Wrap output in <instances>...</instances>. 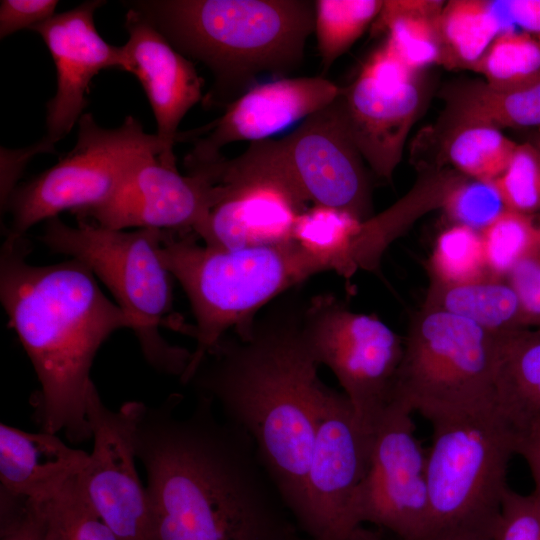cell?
<instances>
[{
    "instance_id": "cell-1",
    "label": "cell",
    "mask_w": 540,
    "mask_h": 540,
    "mask_svg": "<svg viewBox=\"0 0 540 540\" xmlns=\"http://www.w3.org/2000/svg\"><path fill=\"white\" fill-rule=\"evenodd\" d=\"M146 406L135 435L157 540H290L297 525L253 441L198 396Z\"/></svg>"
},
{
    "instance_id": "cell-2",
    "label": "cell",
    "mask_w": 540,
    "mask_h": 540,
    "mask_svg": "<svg viewBox=\"0 0 540 540\" xmlns=\"http://www.w3.org/2000/svg\"><path fill=\"white\" fill-rule=\"evenodd\" d=\"M303 304L285 300L230 331L208 350L187 384L220 407L253 441L296 525L330 387L303 330Z\"/></svg>"
},
{
    "instance_id": "cell-3",
    "label": "cell",
    "mask_w": 540,
    "mask_h": 540,
    "mask_svg": "<svg viewBox=\"0 0 540 540\" xmlns=\"http://www.w3.org/2000/svg\"><path fill=\"white\" fill-rule=\"evenodd\" d=\"M24 237L6 235L2 244L1 303L40 383L35 406L42 431H64L80 443L91 438L86 397L95 355L114 331L132 323L83 263H29Z\"/></svg>"
},
{
    "instance_id": "cell-4",
    "label": "cell",
    "mask_w": 540,
    "mask_h": 540,
    "mask_svg": "<svg viewBox=\"0 0 540 540\" xmlns=\"http://www.w3.org/2000/svg\"><path fill=\"white\" fill-rule=\"evenodd\" d=\"M141 12L188 59L214 76L205 102L228 105L262 73L287 74L314 31V1L141 0Z\"/></svg>"
},
{
    "instance_id": "cell-5",
    "label": "cell",
    "mask_w": 540,
    "mask_h": 540,
    "mask_svg": "<svg viewBox=\"0 0 540 540\" xmlns=\"http://www.w3.org/2000/svg\"><path fill=\"white\" fill-rule=\"evenodd\" d=\"M161 235L160 229L115 230L86 220L71 226L53 217L45 221L38 239L51 251L86 265L130 319L147 362L181 378L192 351L170 344L160 333L172 309V275L160 256Z\"/></svg>"
},
{
    "instance_id": "cell-6",
    "label": "cell",
    "mask_w": 540,
    "mask_h": 540,
    "mask_svg": "<svg viewBox=\"0 0 540 540\" xmlns=\"http://www.w3.org/2000/svg\"><path fill=\"white\" fill-rule=\"evenodd\" d=\"M427 450V535L491 537L516 431L497 405L434 420ZM426 535V536H427Z\"/></svg>"
},
{
    "instance_id": "cell-7",
    "label": "cell",
    "mask_w": 540,
    "mask_h": 540,
    "mask_svg": "<svg viewBox=\"0 0 540 540\" xmlns=\"http://www.w3.org/2000/svg\"><path fill=\"white\" fill-rule=\"evenodd\" d=\"M498 354V336L465 318L422 307L404 338L391 405L429 422L496 405Z\"/></svg>"
},
{
    "instance_id": "cell-8",
    "label": "cell",
    "mask_w": 540,
    "mask_h": 540,
    "mask_svg": "<svg viewBox=\"0 0 540 540\" xmlns=\"http://www.w3.org/2000/svg\"><path fill=\"white\" fill-rule=\"evenodd\" d=\"M236 179L266 181L300 203L311 202L371 218V189L364 159L346 127L338 97L285 137L251 142L227 161Z\"/></svg>"
},
{
    "instance_id": "cell-9",
    "label": "cell",
    "mask_w": 540,
    "mask_h": 540,
    "mask_svg": "<svg viewBox=\"0 0 540 540\" xmlns=\"http://www.w3.org/2000/svg\"><path fill=\"white\" fill-rule=\"evenodd\" d=\"M78 124L73 149L10 195L6 235L24 237L36 223L65 210L74 213L104 202L143 160L161 154L156 134H147L132 116L114 129L100 127L89 113Z\"/></svg>"
},
{
    "instance_id": "cell-10",
    "label": "cell",
    "mask_w": 540,
    "mask_h": 540,
    "mask_svg": "<svg viewBox=\"0 0 540 540\" xmlns=\"http://www.w3.org/2000/svg\"><path fill=\"white\" fill-rule=\"evenodd\" d=\"M303 330L320 365L337 378L363 426L373 433L392 403L404 339L379 318L330 294L304 303Z\"/></svg>"
},
{
    "instance_id": "cell-11",
    "label": "cell",
    "mask_w": 540,
    "mask_h": 540,
    "mask_svg": "<svg viewBox=\"0 0 540 540\" xmlns=\"http://www.w3.org/2000/svg\"><path fill=\"white\" fill-rule=\"evenodd\" d=\"M373 433L344 393L329 388L304 483L297 527L310 540H383V531L357 523L352 503L369 465Z\"/></svg>"
},
{
    "instance_id": "cell-12",
    "label": "cell",
    "mask_w": 540,
    "mask_h": 540,
    "mask_svg": "<svg viewBox=\"0 0 540 540\" xmlns=\"http://www.w3.org/2000/svg\"><path fill=\"white\" fill-rule=\"evenodd\" d=\"M361 525L398 540L425 537L430 528L427 450L418 440L412 413L389 406L373 431L367 472L352 503Z\"/></svg>"
},
{
    "instance_id": "cell-13",
    "label": "cell",
    "mask_w": 540,
    "mask_h": 540,
    "mask_svg": "<svg viewBox=\"0 0 540 540\" xmlns=\"http://www.w3.org/2000/svg\"><path fill=\"white\" fill-rule=\"evenodd\" d=\"M144 407L129 401L112 410L94 383L86 397L93 449L81 481L91 505L119 540H157L146 487L136 468L135 435Z\"/></svg>"
},
{
    "instance_id": "cell-14",
    "label": "cell",
    "mask_w": 540,
    "mask_h": 540,
    "mask_svg": "<svg viewBox=\"0 0 540 540\" xmlns=\"http://www.w3.org/2000/svg\"><path fill=\"white\" fill-rule=\"evenodd\" d=\"M419 73L384 42L338 96L349 134L372 171L387 181L401 161L424 101Z\"/></svg>"
},
{
    "instance_id": "cell-15",
    "label": "cell",
    "mask_w": 540,
    "mask_h": 540,
    "mask_svg": "<svg viewBox=\"0 0 540 540\" xmlns=\"http://www.w3.org/2000/svg\"><path fill=\"white\" fill-rule=\"evenodd\" d=\"M177 168L162 164L158 156L143 160L104 202L74 214L78 220L125 230L153 228L195 231L222 200L225 188L204 165Z\"/></svg>"
},
{
    "instance_id": "cell-16",
    "label": "cell",
    "mask_w": 540,
    "mask_h": 540,
    "mask_svg": "<svg viewBox=\"0 0 540 540\" xmlns=\"http://www.w3.org/2000/svg\"><path fill=\"white\" fill-rule=\"evenodd\" d=\"M341 88L320 76L281 77L252 85L213 122L178 135L194 147L184 165L220 159L221 149L239 141L269 139L331 104Z\"/></svg>"
},
{
    "instance_id": "cell-17",
    "label": "cell",
    "mask_w": 540,
    "mask_h": 540,
    "mask_svg": "<svg viewBox=\"0 0 540 540\" xmlns=\"http://www.w3.org/2000/svg\"><path fill=\"white\" fill-rule=\"evenodd\" d=\"M104 3L85 1L31 28L45 42L56 67L57 90L47 103L43 139L52 148L83 115L92 79L103 69H122V46L107 43L94 23L95 10Z\"/></svg>"
},
{
    "instance_id": "cell-18",
    "label": "cell",
    "mask_w": 540,
    "mask_h": 540,
    "mask_svg": "<svg viewBox=\"0 0 540 540\" xmlns=\"http://www.w3.org/2000/svg\"><path fill=\"white\" fill-rule=\"evenodd\" d=\"M124 25L129 38L122 46V70L137 77L151 105L161 145L159 161L176 168L173 149L178 126L202 99L203 80L193 62L177 51L141 12L129 7Z\"/></svg>"
},
{
    "instance_id": "cell-19",
    "label": "cell",
    "mask_w": 540,
    "mask_h": 540,
    "mask_svg": "<svg viewBox=\"0 0 540 540\" xmlns=\"http://www.w3.org/2000/svg\"><path fill=\"white\" fill-rule=\"evenodd\" d=\"M220 184L224 197L194 231L204 244L236 249L293 237L305 205L286 190L264 181Z\"/></svg>"
},
{
    "instance_id": "cell-20",
    "label": "cell",
    "mask_w": 540,
    "mask_h": 540,
    "mask_svg": "<svg viewBox=\"0 0 540 540\" xmlns=\"http://www.w3.org/2000/svg\"><path fill=\"white\" fill-rule=\"evenodd\" d=\"M89 460V453L68 446L56 434L0 424V492L43 500L55 495Z\"/></svg>"
},
{
    "instance_id": "cell-21",
    "label": "cell",
    "mask_w": 540,
    "mask_h": 540,
    "mask_svg": "<svg viewBox=\"0 0 540 540\" xmlns=\"http://www.w3.org/2000/svg\"><path fill=\"white\" fill-rule=\"evenodd\" d=\"M496 405L516 432L540 425L539 331L499 337Z\"/></svg>"
},
{
    "instance_id": "cell-22",
    "label": "cell",
    "mask_w": 540,
    "mask_h": 540,
    "mask_svg": "<svg viewBox=\"0 0 540 540\" xmlns=\"http://www.w3.org/2000/svg\"><path fill=\"white\" fill-rule=\"evenodd\" d=\"M423 307L465 318L501 337L529 329L518 296L505 278L444 285L431 282Z\"/></svg>"
},
{
    "instance_id": "cell-23",
    "label": "cell",
    "mask_w": 540,
    "mask_h": 540,
    "mask_svg": "<svg viewBox=\"0 0 540 540\" xmlns=\"http://www.w3.org/2000/svg\"><path fill=\"white\" fill-rule=\"evenodd\" d=\"M445 1L386 0L373 23L386 32L385 42L412 71L442 65L443 47L439 16Z\"/></svg>"
},
{
    "instance_id": "cell-24",
    "label": "cell",
    "mask_w": 540,
    "mask_h": 540,
    "mask_svg": "<svg viewBox=\"0 0 540 540\" xmlns=\"http://www.w3.org/2000/svg\"><path fill=\"white\" fill-rule=\"evenodd\" d=\"M501 11L497 1L445 2L439 16L442 65L473 71L495 38L505 29L511 28Z\"/></svg>"
},
{
    "instance_id": "cell-25",
    "label": "cell",
    "mask_w": 540,
    "mask_h": 540,
    "mask_svg": "<svg viewBox=\"0 0 540 540\" xmlns=\"http://www.w3.org/2000/svg\"><path fill=\"white\" fill-rule=\"evenodd\" d=\"M80 473L49 498L25 499L37 540H119L91 505Z\"/></svg>"
},
{
    "instance_id": "cell-26",
    "label": "cell",
    "mask_w": 540,
    "mask_h": 540,
    "mask_svg": "<svg viewBox=\"0 0 540 540\" xmlns=\"http://www.w3.org/2000/svg\"><path fill=\"white\" fill-rule=\"evenodd\" d=\"M449 103L456 122H480L500 130L540 128V83L498 90L472 81L450 92Z\"/></svg>"
},
{
    "instance_id": "cell-27",
    "label": "cell",
    "mask_w": 540,
    "mask_h": 540,
    "mask_svg": "<svg viewBox=\"0 0 540 540\" xmlns=\"http://www.w3.org/2000/svg\"><path fill=\"white\" fill-rule=\"evenodd\" d=\"M444 144L447 160L463 176L494 181L507 167L517 143L480 122H456Z\"/></svg>"
},
{
    "instance_id": "cell-28",
    "label": "cell",
    "mask_w": 540,
    "mask_h": 540,
    "mask_svg": "<svg viewBox=\"0 0 540 540\" xmlns=\"http://www.w3.org/2000/svg\"><path fill=\"white\" fill-rule=\"evenodd\" d=\"M474 72L498 90H517L540 83V40L508 28L502 31L475 65Z\"/></svg>"
},
{
    "instance_id": "cell-29",
    "label": "cell",
    "mask_w": 540,
    "mask_h": 540,
    "mask_svg": "<svg viewBox=\"0 0 540 540\" xmlns=\"http://www.w3.org/2000/svg\"><path fill=\"white\" fill-rule=\"evenodd\" d=\"M382 0L314 1V31L323 73L373 24Z\"/></svg>"
},
{
    "instance_id": "cell-30",
    "label": "cell",
    "mask_w": 540,
    "mask_h": 540,
    "mask_svg": "<svg viewBox=\"0 0 540 540\" xmlns=\"http://www.w3.org/2000/svg\"><path fill=\"white\" fill-rule=\"evenodd\" d=\"M431 282L458 285L490 275L481 232L453 224L437 237L429 260Z\"/></svg>"
},
{
    "instance_id": "cell-31",
    "label": "cell",
    "mask_w": 540,
    "mask_h": 540,
    "mask_svg": "<svg viewBox=\"0 0 540 540\" xmlns=\"http://www.w3.org/2000/svg\"><path fill=\"white\" fill-rule=\"evenodd\" d=\"M490 275L505 278L538 247L535 216L506 209L482 232Z\"/></svg>"
},
{
    "instance_id": "cell-32",
    "label": "cell",
    "mask_w": 540,
    "mask_h": 540,
    "mask_svg": "<svg viewBox=\"0 0 540 540\" xmlns=\"http://www.w3.org/2000/svg\"><path fill=\"white\" fill-rule=\"evenodd\" d=\"M453 222L482 232L506 210L493 181L450 176L441 205Z\"/></svg>"
},
{
    "instance_id": "cell-33",
    "label": "cell",
    "mask_w": 540,
    "mask_h": 540,
    "mask_svg": "<svg viewBox=\"0 0 540 540\" xmlns=\"http://www.w3.org/2000/svg\"><path fill=\"white\" fill-rule=\"evenodd\" d=\"M506 209L535 216L540 212V149L517 144L503 173L493 181Z\"/></svg>"
},
{
    "instance_id": "cell-34",
    "label": "cell",
    "mask_w": 540,
    "mask_h": 540,
    "mask_svg": "<svg viewBox=\"0 0 540 540\" xmlns=\"http://www.w3.org/2000/svg\"><path fill=\"white\" fill-rule=\"evenodd\" d=\"M490 540H540V498L508 487Z\"/></svg>"
},
{
    "instance_id": "cell-35",
    "label": "cell",
    "mask_w": 540,
    "mask_h": 540,
    "mask_svg": "<svg viewBox=\"0 0 540 540\" xmlns=\"http://www.w3.org/2000/svg\"><path fill=\"white\" fill-rule=\"evenodd\" d=\"M521 304L526 325L540 332V246L507 276Z\"/></svg>"
},
{
    "instance_id": "cell-36",
    "label": "cell",
    "mask_w": 540,
    "mask_h": 540,
    "mask_svg": "<svg viewBox=\"0 0 540 540\" xmlns=\"http://www.w3.org/2000/svg\"><path fill=\"white\" fill-rule=\"evenodd\" d=\"M55 0H2L0 2V38L28 28L55 15Z\"/></svg>"
},
{
    "instance_id": "cell-37",
    "label": "cell",
    "mask_w": 540,
    "mask_h": 540,
    "mask_svg": "<svg viewBox=\"0 0 540 540\" xmlns=\"http://www.w3.org/2000/svg\"><path fill=\"white\" fill-rule=\"evenodd\" d=\"M0 540H37L25 499L0 493Z\"/></svg>"
},
{
    "instance_id": "cell-38",
    "label": "cell",
    "mask_w": 540,
    "mask_h": 540,
    "mask_svg": "<svg viewBox=\"0 0 540 540\" xmlns=\"http://www.w3.org/2000/svg\"><path fill=\"white\" fill-rule=\"evenodd\" d=\"M506 18L540 40V0L497 1Z\"/></svg>"
},
{
    "instance_id": "cell-39",
    "label": "cell",
    "mask_w": 540,
    "mask_h": 540,
    "mask_svg": "<svg viewBox=\"0 0 540 540\" xmlns=\"http://www.w3.org/2000/svg\"><path fill=\"white\" fill-rule=\"evenodd\" d=\"M516 455L521 456L533 479V493L540 498V425L516 432Z\"/></svg>"
},
{
    "instance_id": "cell-40",
    "label": "cell",
    "mask_w": 540,
    "mask_h": 540,
    "mask_svg": "<svg viewBox=\"0 0 540 540\" xmlns=\"http://www.w3.org/2000/svg\"><path fill=\"white\" fill-rule=\"evenodd\" d=\"M491 537L455 536V535H427L417 540H490Z\"/></svg>"
},
{
    "instance_id": "cell-41",
    "label": "cell",
    "mask_w": 540,
    "mask_h": 540,
    "mask_svg": "<svg viewBox=\"0 0 540 540\" xmlns=\"http://www.w3.org/2000/svg\"><path fill=\"white\" fill-rule=\"evenodd\" d=\"M535 220H536V224H537L538 243H539V246H540V217L536 218V216H535Z\"/></svg>"
},
{
    "instance_id": "cell-42",
    "label": "cell",
    "mask_w": 540,
    "mask_h": 540,
    "mask_svg": "<svg viewBox=\"0 0 540 540\" xmlns=\"http://www.w3.org/2000/svg\"><path fill=\"white\" fill-rule=\"evenodd\" d=\"M290 540H310V539L308 537H302L299 535V533H297Z\"/></svg>"
},
{
    "instance_id": "cell-43",
    "label": "cell",
    "mask_w": 540,
    "mask_h": 540,
    "mask_svg": "<svg viewBox=\"0 0 540 540\" xmlns=\"http://www.w3.org/2000/svg\"><path fill=\"white\" fill-rule=\"evenodd\" d=\"M535 144H537L540 147V138L538 139V141Z\"/></svg>"
},
{
    "instance_id": "cell-44",
    "label": "cell",
    "mask_w": 540,
    "mask_h": 540,
    "mask_svg": "<svg viewBox=\"0 0 540 540\" xmlns=\"http://www.w3.org/2000/svg\"><path fill=\"white\" fill-rule=\"evenodd\" d=\"M536 145H537V144H536ZM537 146H538V145H537ZM538 147H539V146H538ZM539 149H540V147H539Z\"/></svg>"
}]
</instances>
